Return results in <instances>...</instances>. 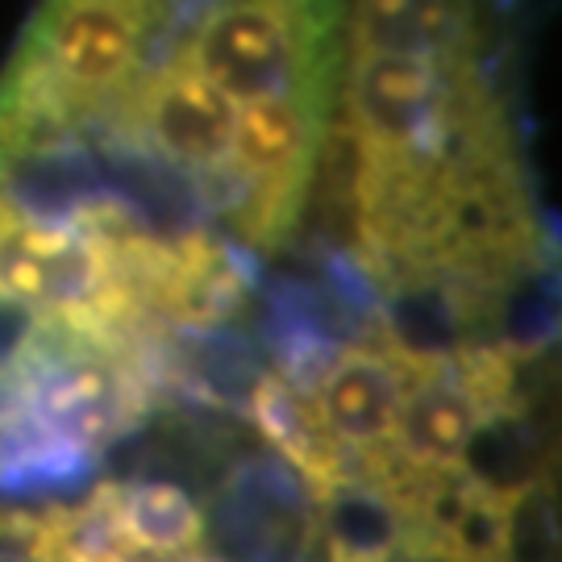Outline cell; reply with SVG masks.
<instances>
[{
    "instance_id": "cell-1",
    "label": "cell",
    "mask_w": 562,
    "mask_h": 562,
    "mask_svg": "<svg viewBox=\"0 0 562 562\" xmlns=\"http://www.w3.org/2000/svg\"><path fill=\"white\" fill-rule=\"evenodd\" d=\"M341 0H42L0 76V222L76 241L142 334H204L304 229Z\"/></svg>"
},
{
    "instance_id": "cell-2",
    "label": "cell",
    "mask_w": 562,
    "mask_h": 562,
    "mask_svg": "<svg viewBox=\"0 0 562 562\" xmlns=\"http://www.w3.org/2000/svg\"><path fill=\"white\" fill-rule=\"evenodd\" d=\"M380 313L542 350L546 238L513 101V0H341L308 213Z\"/></svg>"
},
{
    "instance_id": "cell-3",
    "label": "cell",
    "mask_w": 562,
    "mask_h": 562,
    "mask_svg": "<svg viewBox=\"0 0 562 562\" xmlns=\"http://www.w3.org/2000/svg\"><path fill=\"white\" fill-rule=\"evenodd\" d=\"M109 517L121 542L146 562H180L209 554L204 546V513L192 492L171 480L101 483Z\"/></svg>"
},
{
    "instance_id": "cell-4",
    "label": "cell",
    "mask_w": 562,
    "mask_h": 562,
    "mask_svg": "<svg viewBox=\"0 0 562 562\" xmlns=\"http://www.w3.org/2000/svg\"><path fill=\"white\" fill-rule=\"evenodd\" d=\"M496 562H508V559H496Z\"/></svg>"
}]
</instances>
